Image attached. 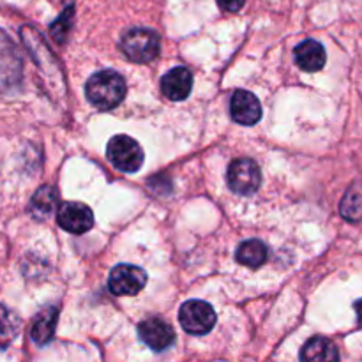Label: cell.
I'll list each match as a JSON object with an SVG mask.
<instances>
[{"label":"cell","mask_w":362,"mask_h":362,"mask_svg":"<svg viewBox=\"0 0 362 362\" xmlns=\"http://www.w3.org/2000/svg\"><path fill=\"white\" fill-rule=\"evenodd\" d=\"M226 182L233 193L240 197H251L262 184L260 166L250 158L233 159L226 170Z\"/></svg>","instance_id":"277c9868"},{"label":"cell","mask_w":362,"mask_h":362,"mask_svg":"<svg viewBox=\"0 0 362 362\" xmlns=\"http://www.w3.org/2000/svg\"><path fill=\"white\" fill-rule=\"evenodd\" d=\"M85 95L92 106L108 112L117 108L126 98V81L117 71H99L92 74L85 83Z\"/></svg>","instance_id":"6da1fadb"},{"label":"cell","mask_w":362,"mask_h":362,"mask_svg":"<svg viewBox=\"0 0 362 362\" xmlns=\"http://www.w3.org/2000/svg\"><path fill=\"white\" fill-rule=\"evenodd\" d=\"M354 310H356L357 315V324H359V327H362V299H359L354 304Z\"/></svg>","instance_id":"ffe728a7"},{"label":"cell","mask_w":362,"mask_h":362,"mask_svg":"<svg viewBox=\"0 0 362 362\" xmlns=\"http://www.w3.org/2000/svg\"><path fill=\"white\" fill-rule=\"evenodd\" d=\"M193 88V74L186 67H173L163 76L161 90L172 101H184Z\"/></svg>","instance_id":"30bf717a"},{"label":"cell","mask_w":362,"mask_h":362,"mask_svg":"<svg viewBox=\"0 0 362 362\" xmlns=\"http://www.w3.org/2000/svg\"><path fill=\"white\" fill-rule=\"evenodd\" d=\"M57 204V191L52 186H42L41 189L35 191L30 202V212L35 218H46L52 214Z\"/></svg>","instance_id":"2e32d148"},{"label":"cell","mask_w":362,"mask_h":362,"mask_svg":"<svg viewBox=\"0 0 362 362\" xmlns=\"http://www.w3.org/2000/svg\"><path fill=\"white\" fill-rule=\"evenodd\" d=\"M71 20H73V7H67L62 14H60L59 20L52 25V35L57 42H64L67 37V32H69Z\"/></svg>","instance_id":"ac0fdd59"},{"label":"cell","mask_w":362,"mask_h":362,"mask_svg":"<svg viewBox=\"0 0 362 362\" xmlns=\"http://www.w3.org/2000/svg\"><path fill=\"white\" fill-rule=\"evenodd\" d=\"M230 113L240 126H255L262 119V105L251 92L237 90L230 101Z\"/></svg>","instance_id":"9c48e42d"},{"label":"cell","mask_w":362,"mask_h":362,"mask_svg":"<svg viewBox=\"0 0 362 362\" xmlns=\"http://www.w3.org/2000/svg\"><path fill=\"white\" fill-rule=\"evenodd\" d=\"M147 285V272L131 264H120L113 267L108 278V288L113 296H136Z\"/></svg>","instance_id":"8992f818"},{"label":"cell","mask_w":362,"mask_h":362,"mask_svg":"<svg viewBox=\"0 0 362 362\" xmlns=\"http://www.w3.org/2000/svg\"><path fill=\"white\" fill-rule=\"evenodd\" d=\"M57 320H59V310L55 306H48L37 313L32 324V339L37 345H46L52 341L53 334H55Z\"/></svg>","instance_id":"4fadbf2b"},{"label":"cell","mask_w":362,"mask_h":362,"mask_svg":"<svg viewBox=\"0 0 362 362\" xmlns=\"http://www.w3.org/2000/svg\"><path fill=\"white\" fill-rule=\"evenodd\" d=\"M124 55L129 60L138 64H145L154 60L161 49V39L151 28H131L122 35L120 41Z\"/></svg>","instance_id":"7a4b0ae2"},{"label":"cell","mask_w":362,"mask_h":362,"mask_svg":"<svg viewBox=\"0 0 362 362\" xmlns=\"http://www.w3.org/2000/svg\"><path fill=\"white\" fill-rule=\"evenodd\" d=\"M244 2L246 0H218L219 7H221L223 11H226V13H237V11L243 9Z\"/></svg>","instance_id":"d6986e66"},{"label":"cell","mask_w":362,"mask_h":362,"mask_svg":"<svg viewBox=\"0 0 362 362\" xmlns=\"http://www.w3.org/2000/svg\"><path fill=\"white\" fill-rule=\"evenodd\" d=\"M138 336L154 352H163L175 341V331L172 329V325L158 317L145 318L138 325Z\"/></svg>","instance_id":"ba28073f"},{"label":"cell","mask_w":362,"mask_h":362,"mask_svg":"<svg viewBox=\"0 0 362 362\" xmlns=\"http://www.w3.org/2000/svg\"><path fill=\"white\" fill-rule=\"evenodd\" d=\"M179 322L184 331L189 332V334H207L216 324V311L205 300H187L180 306Z\"/></svg>","instance_id":"5b68a950"},{"label":"cell","mask_w":362,"mask_h":362,"mask_svg":"<svg viewBox=\"0 0 362 362\" xmlns=\"http://www.w3.org/2000/svg\"><path fill=\"white\" fill-rule=\"evenodd\" d=\"M293 59L303 71L317 73L325 66L327 55H325V48L320 42L315 41V39H308V41L297 45V48L293 49Z\"/></svg>","instance_id":"8fae6325"},{"label":"cell","mask_w":362,"mask_h":362,"mask_svg":"<svg viewBox=\"0 0 362 362\" xmlns=\"http://www.w3.org/2000/svg\"><path fill=\"white\" fill-rule=\"evenodd\" d=\"M106 156L117 170L126 173H134L141 168L145 154L141 145L127 134H117L108 141Z\"/></svg>","instance_id":"3957f363"},{"label":"cell","mask_w":362,"mask_h":362,"mask_svg":"<svg viewBox=\"0 0 362 362\" xmlns=\"http://www.w3.org/2000/svg\"><path fill=\"white\" fill-rule=\"evenodd\" d=\"M341 216L352 223H362V182H356L350 186L346 194L343 197Z\"/></svg>","instance_id":"9a60e30c"},{"label":"cell","mask_w":362,"mask_h":362,"mask_svg":"<svg viewBox=\"0 0 362 362\" xmlns=\"http://www.w3.org/2000/svg\"><path fill=\"white\" fill-rule=\"evenodd\" d=\"M235 258L240 265L258 269L265 264V260H267V247H265V244L258 239L244 240V243L237 247Z\"/></svg>","instance_id":"5bb4252c"},{"label":"cell","mask_w":362,"mask_h":362,"mask_svg":"<svg viewBox=\"0 0 362 362\" xmlns=\"http://www.w3.org/2000/svg\"><path fill=\"white\" fill-rule=\"evenodd\" d=\"M300 362H339L338 346L331 339L315 336L300 350Z\"/></svg>","instance_id":"7c38bea8"},{"label":"cell","mask_w":362,"mask_h":362,"mask_svg":"<svg viewBox=\"0 0 362 362\" xmlns=\"http://www.w3.org/2000/svg\"><path fill=\"white\" fill-rule=\"evenodd\" d=\"M57 223L66 232L81 235L94 226V214L88 205L80 202H66L57 211Z\"/></svg>","instance_id":"52a82bcc"},{"label":"cell","mask_w":362,"mask_h":362,"mask_svg":"<svg viewBox=\"0 0 362 362\" xmlns=\"http://www.w3.org/2000/svg\"><path fill=\"white\" fill-rule=\"evenodd\" d=\"M21 320L13 310H9L7 306L0 304V346H6L16 338V334L20 332Z\"/></svg>","instance_id":"e0dca14e"}]
</instances>
